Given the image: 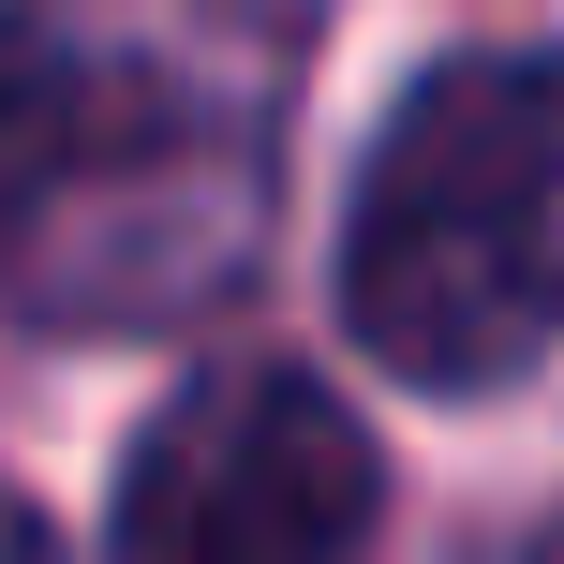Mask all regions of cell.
Returning a JSON list of instances; mask_svg holds the SVG:
<instances>
[{
  "label": "cell",
  "mask_w": 564,
  "mask_h": 564,
  "mask_svg": "<svg viewBox=\"0 0 564 564\" xmlns=\"http://www.w3.org/2000/svg\"><path fill=\"white\" fill-rule=\"evenodd\" d=\"M89 164H105V75H89L59 30L0 15V238H15L30 208H59Z\"/></svg>",
  "instance_id": "cell-3"
},
{
  "label": "cell",
  "mask_w": 564,
  "mask_h": 564,
  "mask_svg": "<svg viewBox=\"0 0 564 564\" xmlns=\"http://www.w3.org/2000/svg\"><path fill=\"white\" fill-rule=\"evenodd\" d=\"M387 460L297 357H224L134 431L105 564H357Z\"/></svg>",
  "instance_id": "cell-2"
},
{
  "label": "cell",
  "mask_w": 564,
  "mask_h": 564,
  "mask_svg": "<svg viewBox=\"0 0 564 564\" xmlns=\"http://www.w3.org/2000/svg\"><path fill=\"white\" fill-rule=\"evenodd\" d=\"M506 564H564V535H535V550H506Z\"/></svg>",
  "instance_id": "cell-5"
},
{
  "label": "cell",
  "mask_w": 564,
  "mask_h": 564,
  "mask_svg": "<svg viewBox=\"0 0 564 564\" xmlns=\"http://www.w3.org/2000/svg\"><path fill=\"white\" fill-rule=\"evenodd\" d=\"M341 327L401 387H520L564 341V59L460 45L387 105L341 194Z\"/></svg>",
  "instance_id": "cell-1"
},
{
  "label": "cell",
  "mask_w": 564,
  "mask_h": 564,
  "mask_svg": "<svg viewBox=\"0 0 564 564\" xmlns=\"http://www.w3.org/2000/svg\"><path fill=\"white\" fill-rule=\"evenodd\" d=\"M0 564H59V535H45V520L15 506V490H0Z\"/></svg>",
  "instance_id": "cell-4"
}]
</instances>
